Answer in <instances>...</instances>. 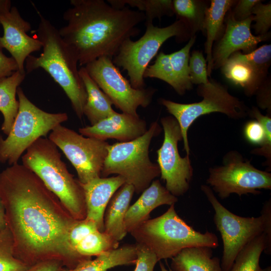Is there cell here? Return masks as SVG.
<instances>
[{
  "label": "cell",
  "mask_w": 271,
  "mask_h": 271,
  "mask_svg": "<svg viewBox=\"0 0 271 271\" xmlns=\"http://www.w3.org/2000/svg\"><path fill=\"white\" fill-rule=\"evenodd\" d=\"M0 198L15 257L30 266L58 260L72 269L90 259L70 246L69 228L76 219L41 180L23 164L0 173Z\"/></svg>",
  "instance_id": "obj_1"
},
{
  "label": "cell",
  "mask_w": 271,
  "mask_h": 271,
  "mask_svg": "<svg viewBox=\"0 0 271 271\" xmlns=\"http://www.w3.org/2000/svg\"><path fill=\"white\" fill-rule=\"evenodd\" d=\"M63 14L67 25L58 30L66 45L84 66L101 57L112 58L127 39L138 36L145 21L143 12L116 9L103 0H71Z\"/></svg>",
  "instance_id": "obj_2"
},
{
  "label": "cell",
  "mask_w": 271,
  "mask_h": 271,
  "mask_svg": "<svg viewBox=\"0 0 271 271\" xmlns=\"http://www.w3.org/2000/svg\"><path fill=\"white\" fill-rule=\"evenodd\" d=\"M37 38L42 44V52L29 56L25 61L26 74L42 68L63 89L77 116L81 119L87 93L77 68L78 60L62 39L58 30L39 12Z\"/></svg>",
  "instance_id": "obj_3"
},
{
  "label": "cell",
  "mask_w": 271,
  "mask_h": 271,
  "mask_svg": "<svg viewBox=\"0 0 271 271\" xmlns=\"http://www.w3.org/2000/svg\"><path fill=\"white\" fill-rule=\"evenodd\" d=\"M23 165L34 173L54 194L76 220L86 216L83 189L61 160L57 146L49 139L40 138L22 157Z\"/></svg>",
  "instance_id": "obj_4"
},
{
  "label": "cell",
  "mask_w": 271,
  "mask_h": 271,
  "mask_svg": "<svg viewBox=\"0 0 271 271\" xmlns=\"http://www.w3.org/2000/svg\"><path fill=\"white\" fill-rule=\"evenodd\" d=\"M136 243L153 252L159 261L172 258L183 249L199 246L215 248L219 246L217 236L201 233L188 225L177 214L175 204L162 215L149 219L129 233Z\"/></svg>",
  "instance_id": "obj_5"
},
{
  "label": "cell",
  "mask_w": 271,
  "mask_h": 271,
  "mask_svg": "<svg viewBox=\"0 0 271 271\" xmlns=\"http://www.w3.org/2000/svg\"><path fill=\"white\" fill-rule=\"evenodd\" d=\"M162 130L157 121L151 123L147 131L140 137L127 142L109 145L101 177L115 174L122 176L125 183L132 185L135 192L142 193L160 176L157 163L149 157L152 139Z\"/></svg>",
  "instance_id": "obj_6"
},
{
  "label": "cell",
  "mask_w": 271,
  "mask_h": 271,
  "mask_svg": "<svg viewBox=\"0 0 271 271\" xmlns=\"http://www.w3.org/2000/svg\"><path fill=\"white\" fill-rule=\"evenodd\" d=\"M19 109L12 129L6 139L0 135V163H18L24 151L56 126L68 120L65 112L50 113L40 109L19 87Z\"/></svg>",
  "instance_id": "obj_7"
},
{
  "label": "cell",
  "mask_w": 271,
  "mask_h": 271,
  "mask_svg": "<svg viewBox=\"0 0 271 271\" xmlns=\"http://www.w3.org/2000/svg\"><path fill=\"white\" fill-rule=\"evenodd\" d=\"M197 94L202 100L192 103H180L165 98L159 103L178 122L182 134L184 149L190 155L188 131L196 119L203 115L219 112L233 119H240L248 115L249 108L244 102L231 95L228 87L213 79L206 84L198 85Z\"/></svg>",
  "instance_id": "obj_8"
},
{
  "label": "cell",
  "mask_w": 271,
  "mask_h": 271,
  "mask_svg": "<svg viewBox=\"0 0 271 271\" xmlns=\"http://www.w3.org/2000/svg\"><path fill=\"white\" fill-rule=\"evenodd\" d=\"M145 25V34L137 41L125 40L112 58L116 66L126 71L129 82L136 89L145 88L144 72L167 40L175 37L181 42L193 37L186 24L180 19L163 28L155 26L153 23Z\"/></svg>",
  "instance_id": "obj_9"
},
{
  "label": "cell",
  "mask_w": 271,
  "mask_h": 271,
  "mask_svg": "<svg viewBox=\"0 0 271 271\" xmlns=\"http://www.w3.org/2000/svg\"><path fill=\"white\" fill-rule=\"evenodd\" d=\"M206 183L222 199L231 194H260V189H271V173L259 170L237 151L228 152L222 165L209 169Z\"/></svg>",
  "instance_id": "obj_10"
},
{
  "label": "cell",
  "mask_w": 271,
  "mask_h": 271,
  "mask_svg": "<svg viewBox=\"0 0 271 271\" xmlns=\"http://www.w3.org/2000/svg\"><path fill=\"white\" fill-rule=\"evenodd\" d=\"M201 190L214 210V222L223 242L220 264L223 271H228L239 251L263 232V217L261 215L251 217L235 215L220 203L208 185H202Z\"/></svg>",
  "instance_id": "obj_11"
},
{
  "label": "cell",
  "mask_w": 271,
  "mask_h": 271,
  "mask_svg": "<svg viewBox=\"0 0 271 271\" xmlns=\"http://www.w3.org/2000/svg\"><path fill=\"white\" fill-rule=\"evenodd\" d=\"M91 78L122 113L139 116V106L151 103L156 89L152 87L134 88L121 73L112 58L101 57L84 66Z\"/></svg>",
  "instance_id": "obj_12"
},
{
  "label": "cell",
  "mask_w": 271,
  "mask_h": 271,
  "mask_svg": "<svg viewBox=\"0 0 271 271\" xmlns=\"http://www.w3.org/2000/svg\"><path fill=\"white\" fill-rule=\"evenodd\" d=\"M49 139L71 162L81 184L101 177L108 143L84 137L61 124L51 131Z\"/></svg>",
  "instance_id": "obj_13"
},
{
  "label": "cell",
  "mask_w": 271,
  "mask_h": 271,
  "mask_svg": "<svg viewBox=\"0 0 271 271\" xmlns=\"http://www.w3.org/2000/svg\"><path fill=\"white\" fill-rule=\"evenodd\" d=\"M161 123L164 137L161 147L157 151V164L165 187L177 197L189 189L193 169L189 155L182 157L179 154L178 144L183 137L176 119L172 115L167 116L161 119Z\"/></svg>",
  "instance_id": "obj_14"
},
{
  "label": "cell",
  "mask_w": 271,
  "mask_h": 271,
  "mask_svg": "<svg viewBox=\"0 0 271 271\" xmlns=\"http://www.w3.org/2000/svg\"><path fill=\"white\" fill-rule=\"evenodd\" d=\"M0 24L4 30L3 36H0V49H6L16 62L18 71L26 73V60L32 53L42 49L41 42L28 35L31 25L22 17L16 7L0 13Z\"/></svg>",
  "instance_id": "obj_15"
},
{
  "label": "cell",
  "mask_w": 271,
  "mask_h": 271,
  "mask_svg": "<svg viewBox=\"0 0 271 271\" xmlns=\"http://www.w3.org/2000/svg\"><path fill=\"white\" fill-rule=\"evenodd\" d=\"M252 15L244 21H237L230 12L226 19L224 33L212 51L213 69L221 68L232 54L240 50L245 54L249 53L260 42L269 39L270 32L264 35L252 34Z\"/></svg>",
  "instance_id": "obj_16"
},
{
  "label": "cell",
  "mask_w": 271,
  "mask_h": 271,
  "mask_svg": "<svg viewBox=\"0 0 271 271\" xmlns=\"http://www.w3.org/2000/svg\"><path fill=\"white\" fill-rule=\"evenodd\" d=\"M147 130L146 121L139 116L115 112L94 125L79 128V132L84 137L98 140L115 139L127 142L140 137Z\"/></svg>",
  "instance_id": "obj_17"
},
{
  "label": "cell",
  "mask_w": 271,
  "mask_h": 271,
  "mask_svg": "<svg viewBox=\"0 0 271 271\" xmlns=\"http://www.w3.org/2000/svg\"><path fill=\"white\" fill-rule=\"evenodd\" d=\"M125 183L124 179L119 175L99 177L85 184L80 183L85 196V218L93 221L99 231H104V215L109 201Z\"/></svg>",
  "instance_id": "obj_18"
},
{
  "label": "cell",
  "mask_w": 271,
  "mask_h": 271,
  "mask_svg": "<svg viewBox=\"0 0 271 271\" xmlns=\"http://www.w3.org/2000/svg\"><path fill=\"white\" fill-rule=\"evenodd\" d=\"M178 198L172 194L159 180H154L130 206L126 213L124 225L127 233L149 219L150 213L159 206L175 204Z\"/></svg>",
  "instance_id": "obj_19"
},
{
  "label": "cell",
  "mask_w": 271,
  "mask_h": 271,
  "mask_svg": "<svg viewBox=\"0 0 271 271\" xmlns=\"http://www.w3.org/2000/svg\"><path fill=\"white\" fill-rule=\"evenodd\" d=\"M221 69L224 76L232 84L242 88L248 96L255 95L267 78V74L242 59L238 52L232 54Z\"/></svg>",
  "instance_id": "obj_20"
},
{
  "label": "cell",
  "mask_w": 271,
  "mask_h": 271,
  "mask_svg": "<svg viewBox=\"0 0 271 271\" xmlns=\"http://www.w3.org/2000/svg\"><path fill=\"white\" fill-rule=\"evenodd\" d=\"M135 192L133 186L124 183L113 194L104 215V232L118 241L127 234L124 225L126 213Z\"/></svg>",
  "instance_id": "obj_21"
},
{
  "label": "cell",
  "mask_w": 271,
  "mask_h": 271,
  "mask_svg": "<svg viewBox=\"0 0 271 271\" xmlns=\"http://www.w3.org/2000/svg\"><path fill=\"white\" fill-rule=\"evenodd\" d=\"M248 115L255 120L247 121L243 128L245 139L250 143L260 147L251 150L252 154L264 157L265 165L271 169V117L262 114L257 107L252 106Z\"/></svg>",
  "instance_id": "obj_22"
},
{
  "label": "cell",
  "mask_w": 271,
  "mask_h": 271,
  "mask_svg": "<svg viewBox=\"0 0 271 271\" xmlns=\"http://www.w3.org/2000/svg\"><path fill=\"white\" fill-rule=\"evenodd\" d=\"M237 1L233 0H212L207 9L204 30L206 35L205 50L206 54L208 76L213 70L212 51L214 42L218 39L223 30L225 17Z\"/></svg>",
  "instance_id": "obj_23"
},
{
  "label": "cell",
  "mask_w": 271,
  "mask_h": 271,
  "mask_svg": "<svg viewBox=\"0 0 271 271\" xmlns=\"http://www.w3.org/2000/svg\"><path fill=\"white\" fill-rule=\"evenodd\" d=\"M137 258L136 243L125 244L102 253L94 259L84 260L73 268L62 266L59 271H107L117 266L135 265Z\"/></svg>",
  "instance_id": "obj_24"
},
{
  "label": "cell",
  "mask_w": 271,
  "mask_h": 271,
  "mask_svg": "<svg viewBox=\"0 0 271 271\" xmlns=\"http://www.w3.org/2000/svg\"><path fill=\"white\" fill-rule=\"evenodd\" d=\"M79 74L87 93L83 114L91 125L113 114L116 111L112 107L111 101L91 78L84 66L80 68Z\"/></svg>",
  "instance_id": "obj_25"
},
{
  "label": "cell",
  "mask_w": 271,
  "mask_h": 271,
  "mask_svg": "<svg viewBox=\"0 0 271 271\" xmlns=\"http://www.w3.org/2000/svg\"><path fill=\"white\" fill-rule=\"evenodd\" d=\"M171 259L172 271H223L220 259L209 247L187 248Z\"/></svg>",
  "instance_id": "obj_26"
},
{
  "label": "cell",
  "mask_w": 271,
  "mask_h": 271,
  "mask_svg": "<svg viewBox=\"0 0 271 271\" xmlns=\"http://www.w3.org/2000/svg\"><path fill=\"white\" fill-rule=\"evenodd\" d=\"M26 75L18 70L11 75L0 79V111L4 116L1 129L7 136L12 129L18 112L17 92Z\"/></svg>",
  "instance_id": "obj_27"
},
{
  "label": "cell",
  "mask_w": 271,
  "mask_h": 271,
  "mask_svg": "<svg viewBox=\"0 0 271 271\" xmlns=\"http://www.w3.org/2000/svg\"><path fill=\"white\" fill-rule=\"evenodd\" d=\"M173 5L177 19L182 20L186 24L193 36L199 31L204 32L205 14L208 7L205 1L174 0Z\"/></svg>",
  "instance_id": "obj_28"
},
{
  "label": "cell",
  "mask_w": 271,
  "mask_h": 271,
  "mask_svg": "<svg viewBox=\"0 0 271 271\" xmlns=\"http://www.w3.org/2000/svg\"><path fill=\"white\" fill-rule=\"evenodd\" d=\"M107 3L116 9L129 6L143 12L146 17L145 24L153 23L155 19L175 14L171 0H108Z\"/></svg>",
  "instance_id": "obj_29"
},
{
  "label": "cell",
  "mask_w": 271,
  "mask_h": 271,
  "mask_svg": "<svg viewBox=\"0 0 271 271\" xmlns=\"http://www.w3.org/2000/svg\"><path fill=\"white\" fill-rule=\"evenodd\" d=\"M265 246V236L262 233L239 251L228 271H261L259 260Z\"/></svg>",
  "instance_id": "obj_30"
},
{
  "label": "cell",
  "mask_w": 271,
  "mask_h": 271,
  "mask_svg": "<svg viewBox=\"0 0 271 271\" xmlns=\"http://www.w3.org/2000/svg\"><path fill=\"white\" fill-rule=\"evenodd\" d=\"M196 36L190 38L182 49L170 54V61L178 86L177 93L184 95L192 88L189 70L190 51L196 41Z\"/></svg>",
  "instance_id": "obj_31"
},
{
  "label": "cell",
  "mask_w": 271,
  "mask_h": 271,
  "mask_svg": "<svg viewBox=\"0 0 271 271\" xmlns=\"http://www.w3.org/2000/svg\"><path fill=\"white\" fill-rule=\"evenodd\" d=\"M119 241L105 232L95 230L84 237L76 250L80 255L91 258L119 247Z\"/></svg>",
  "instance_id": "obj_32"
},
{
  "label": "cell",
  "mask_w": 271,
  "mask_h": 271,
  "mask_svg": "<svg viewBox=\"0 0 271 271\" xmlns=\"http://www.w3.org/2000/svg\"><path fill=\"white\" fill-rule=\"evenodd\" d=\"M144 78H155L162 80L171 86L177 92L178 86L170 61V54L161 52L155 63L149 65L144 73Z\"/></svg>",
  "instance_id": "obj_33"
},
{
  "label": "cell",
  "mask_w": 271,
  "mask_h": 271,
  "mask_svg": "<svg viewBox=\"0 0 271 271\" xmlns=\"http://www.w3.org/2000/svg\"><path fill=\"white\" fill-rule=\"evenodd\" d=\"M189 76L192 84H203L208 82L207 61L201 51H194L189 58Z\"/></svg>",
  "instance_id": "obj_34"
},
{
  "label": "cell",
  "mask_w": 271,
  "mask_h": 271,
  "mask_svg": "<svg viewBox=\"0 0 271 271\" xmlns=\"http://www.w3.org/2000/svg\"><path fill=\"white\" fill-rule=\"evenodd\" d=\"M29 267L14 257L10 234L0 245V271H24Z\"/></svg>",
  "instance_id": "obj_35"
},
{
  "label": "cell",
  "mask_w": 271,
  "mask_h": 271,
  "mask_svg": "<svg viewBox=\"0 0 271 271\" xmlns=\"http://www.w3.org/2000/svg\"><path fill=\"white\" fill-rule=\"evenodd\" d=\"M252 15L255 22L252 27L256 36L267 34L271 27V3L264 4L260 1L253 8Z\"/></svg>",
  "instance_id": "obj_36"
},
{
  "label": "cell",
  "mask_w": 271,
  "mask_h": 271,
  "mask_svg": "<svg viewBox=\"0 0 271 271\" xmlns=\"http://www.w3.org/2000/svg\"><path fill=\"white\" fill-rule=\"evenodd\" d=\"M239 56L243 60L267 74L271 62V45H263L252 52L245 54L238 52Z\"/></svg>",
  "instance_id": "obj_37"
},
{
  "label": "cell",
  "mask_w": 271,
  "mask_h": 271,
  "mask_svg": "<svg viewBox=\"0 0 271 271\" xmlns=\"http://www.w3.org/2000/svg\"><path fill=\"white\" fill-rule=\"evenodd\" d=\"M96 230H98L97 227L93 221L86 218L76 220L69 228L68 233V239L70 246L77 252L76 247L79 242L88 234Z\"/></svg>",
  "instance_id": "obj_38"
},
{
  "label": "cell",
  "mask_w": 271,
  "mask_h": 271,
  "mask_svg": "<svg viewBox=\"0 0 271 271\" xmlns=\"http://www.w3.org/2000/svg\"><path fill=\"white\" fill-rule=\"evenodd\" d=\"M137 258L134 271H154L159 261L157 256L143 244L136 243Z\"/></svg>",
  "instance_id": "obj_39"
},
{
  "label": "cell",
  "mask_w": 271,
  "mask_h": 271,
  "mask_svg": "<svg viewBox=\"0 0 271 271\" xmlns=\"http://www.w3.org/2000/svg\"><path fill=\"white\" fill-rule=\"evenodd\" d=\"M256 103L262 109H266L268 115H271V85L270 79L266 78L262 83L255 94Z\"/></svg>",
  "instance_id": "obj_40"
},
{
  "label": "cell",
  "mask_w": 271,
  "mask_h": 271,
  "mask_svg": "<svg viewBox=\"0 0 271 271\" xmlns=\"http://www.w3.org/2000/svg\"><path fill=\"white\" fill-rule=\"evenodd\" d=\"M260 0H240L237 1L235 7L231 14L237 21H244L252 16V10L254 6Z\"/></svg>",
  "instance_id": "obj_41"
},
{
  "label": "cell",
  "mask_w": 271,
  "mask_h": 271,
  "mask_svg": "<svg viewBox=\"0 0 271 271\" xmlns=\"http://www.w3.org/2000/svg\"><path fill=\"white\" fill-rule=\"evenodd\" d=\"M260 215L263 219L264 231L265 236L266 246L264 252L267 254L271 253V200H267L263 204Z\"/></svg>",
  "instance_id": "obj_42"
},
{
  "label": "cell",
  "mask_w": 271,
  "mask_h": 271,
  "mask_svg": "<svg viewBox=\"0 0 271 271\" xmlns=\"http://www.w3.org/2000/svg\"><path fill=\"white\" fill-rule=\"evenodd\" d=\"M18 70V65L12 57H8L0 49V79L11 75Z\"/></svg>",
  "instance_id": "obj_43"
},
{
  "label": "cell",
  "mask_w": 271,
  "mask_h": 271,
  "mask_svg": "<svg viewBox=\"0 0 271 271\" xmlns=\"http://www.w3.org/2000/svg\"><path fill=\"white\" fill-rule=\"evenodd\" d=\"M63 266L59 260H49L37 263L24 271H59Z\"/></svg>",
  "instance_id": "obj_44"
},
{
  "label": "cell",
  "mask_w": 271,
  "mask_h": 271,
  "mask_svg": "<svg viewBox=\"0 0 271 271\" xmlns=\"http://www.w3.org/2000/svg\"><path fill=\"white\" fill-rule=\"evenodd\" d=\"M6 228L5 209L0 198V230H3Z\"/></svg>",
  "instance_id": "obj_45"
},
{
  "label": "cell",
  "mask_w": 271,
  "mask_h": 271,
  "mask_svg": "<svg viewBox=\"0 0 271 271\" xmlns=\"http://www.w3.org/2000/svg\"><path fill=\"white\" fill-rule=\"evenodd\" d=\"M11 1L10 0H0V13L11 9Z\"/></svg>",
  "instance_id": "obj_46"
},
{
  "label": "cell",
  "mask_w": 271,
  "mask_h": 271,
  "mask_svg": "<svg viewBox=\"0 0 271 271\" xmlns=\"http://www.w3.org/2000/svg\"><path fill=\"white\" fill-rule=\"evenodd\" d=\"M10 235L8 228L0 230V245Z\"/></svg>",
  "instance_id": "obj_47"
},
{
  "label": "cell",
  "mask_w": 271,
  "mask_h": 271,
  "mask_svg": "<svg viewBox=\"0 0 271 271\" xmlns=\"http://www.w3.org/2000/svg\"><path fill=\"white\" fill-rule=\"evenodd\" d=\"M160 268H161V271H172L171 268L167 269L165 267L164 264L162 262H160Z\"/></svg>",
  "instance_id": "obj_48"
},
{
  "label": "cell",
  "mask_w": 271,
  "mask_h": 271,
  "mask_svg": "<svg viewBox=\"0 0 271 271\" xmlns=\"http://www.w3.org/2000/svg\"><path fill=\"white\" fill-rule=\"evenodd\" d=\"M261 271H271V266H268L264 268H262Z\"/></svg>",
  "instance_id": "obj_49"
}]
</instances>
